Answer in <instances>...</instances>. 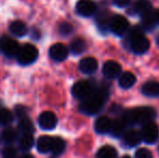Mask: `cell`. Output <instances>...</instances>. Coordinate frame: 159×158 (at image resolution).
<instances>
[{
	"label": "cell",
	"mask_w": 159,
	"mask_h": 158,
	"mask_svg": "<svg viewBox=\"0 0 159 158\" xmlns=\"http://www.w3.org/2000/svg\"><path fill=\"white\" fill-rule=\"evenodd\" d=\"M156 117V111L152 107H136L125 112L122 120L126 124H145Z\"/></svg>",
	"instance_id": "obj_1"
},
{
	"label": "cell",
	"mask_w": 159,
	"mask_h": 158,
	"mask_svg": "<svg viewBox=\"0 0 159 158\" xmlns=\"http://www.w3.org/2000/svg\"><path fill=\"white\" fill-rule=\"evenodd\" d=\"M106 97L107 92L104 90L92 92L87 99L82 100V103L80 104V111L87 115H94L103 108Z\"/></svg>",
	"instance_id": "obj_2"
},
{
	"label": "cell",
	"mask_w": 159,
	"mask_h": 158,
	"mask_svg": "<svg viewBox=\"0 0 159 158\" xmlns=\"http://www.w3.org/2000/svg\"><path fill=\"white\" fill-rule=\"evenodd\" d=\"M130 46L134 53L143 54L149 49V41L145 36H143L142 32L139 27L132 29L130 35Z\"/></svg>",
	"instance_id": "obj_3"
},
{
	"label": "cell",
	"mask_w": 159,
	"mask_h": 158,
	"mask_svg": "<svg viewBox=\"0 0 159 158\" xmlns=\"http://www.w3.org/2000/svg\"><path fill=\"white\" fill-rule=\"evenodd\" d=\"M16 59L21 65H30L38 59V50L33 44H25L20 48L16 54Z\"/></svg>",
	"instance_id": "obj_4"
},
{
	"label": "cell",
	"mask_w": 159,
	"mask_h": 158,
	"mask_svg": "<svg viewBox=\"0 0 159 158\" xmlns=\"http://www.w3.org/2000/svg\"><path fill=\"white\" fill-rule=\"evenodd\" d=\"M141 135H142V140L145 143H147V144L156 143L159 138L158 126L153 121L147 122V124H145L144 126H143Z\"/></svg>",
	"instance_id": "obj_5"
},
{
	"label": "cell",
	"mask_w": 159,
	"mask_h": 158,
	"mask_svg": "<svg viewBox=\"0 0 159 158\" xmlns=\"http://www.w3.org/2000/svg\"><path fill=\"white\" fill-rule=\"evenodd\" d=\"M93 92V87L91 82L87 80H81V81L76 82L71 89V93L75 97L80 100H84Z\"/></svg>",
	"instance_id": "obj_6"
},
{
	"label": "cell",
	"mask_w": 159,
	"mask_h": 158,
	"mask_svg": "<svg viewBox=\"0 0 159 158\" xmlns=\"http://www.w3.org/2000/svg\"><path fill=\"white\" fill-rule=\"evenodd\" d=\"M128 27H129V22L122 15H115L111 19L109 28L117 36H122L124 34H126Z\"/></svg>",
	"instance_id": "obj_7"
},
{
	"label": "cell",
	"mask_w": 159,
	"mask_h": 158,
	"mask_svg": "<svg viewBox=\"0 0 159 158\" xmlns=\"http://www.w3.org/2000/svg\"><path fill=\"white\" fill-rule=\"evenodd\" d=\"M0 49H1L2 53L8 57L16 56L17 52L20 50V46L14 39L9 38V37H4L2 39L1 43H0Z\"/></svg>",
	"instance_id": "obj_8"
},
{
	"label": "cell",
	"mask_w": 159,
	"mask_h": 158,
	"mask_svg": "<svg viewBox=\"0 0 159 158\" xmlns=\"http://www.w3.org/2000/svg\"><path fill=\"white\" fill-rule=\"evenodd\" d=\"M38 124L43 130H52L57 124V117L52 112H43L38 118Z\"/></svg>",
	"instance_id": "obj_9"
},
{
	"label": "cell",
	"mask_w": 159,
	"mask_h": 158,
	"mask_svg": "<svg viewBox=\"0 0 159 158\" xmlns=\"http://www.w3.org/2000/svg\"><path fill=\"white\" fill-rule=\"evenodd\" d=\"M76 10L79 15L84 17H89L95 13L96 4L92 0H79L76 4Z\"/></svg>",
	"instance_id": "obj_10"
},
{
	"label": "cell",
	"mask_w": 159,
	"mask_h": 158,
	"mask_svg": "<svg viewBox=\"0 0 159 158\" xmlns=\"http://www.w3.org/2000/svg\"><path fill=\"white\" fill-rule=\"evenodd\" d=\"M49 55L53 61L62 62L68 56V49L63 43H55L50 48Z\"/></svg>",
	"instance_id": "obj_11"
},
{
	"label": "cell",
	"mask_w": 159,
	"mask_h": 158,
	"mask_svg": "<svg viewBox=\"0 0 159 158\" xmlns=\"http://www.w3.org/2000/svg\"><path fill=\"white\" fill-rule=\"evenodd\" d=\"M142 141V135L141 132L135 129H130L128 131H125L124 133V142L129 147L138 146Z\"/></svg>",
	"instance_id": "obj_12"
},
{
	"label": "cell",
	"mask_w": 159,
	"mask_h": 158,
	"mask_svg": "<svg viewBox=\"0 0 159 158\" xmlns=\"http://www.w3.org/2000/svg\"><path fill=\"white\" fill-rule=\"evenodd\" d=\"M120 70H121V66H120L119 63L115 61H107L103 65V74L106 78H116V77L119 76Z\"/></svg>",
	"instance_id": "obj_13"
},
{
	"label": "cell",
	"mask_w": 159,
	"mask_h": 158,
	"mask_svg": "<svg viewBox=\"0 0 159 158\" xmlns=\"http://www.w3.org/2000/svg\"><path fill=\"white\" fill-rule=\"evenodd\" d=\"M98 67V61L94 59V57H84V59L80 61L79 63V70H81L84 74H93V73L96 72Z\"/></svg>",
	"instance_id": "obj_14"
},
{
	"label": "cell",
	"mask_w": 159,
	"mask_h": 158,
	"mask_svg": "<svg viewBox=\"0 0 159 158\" xmlns=\"http://www.w3.org/2000/svg\"><path fill=\"white\" fill-rule=\"evenodd\" d=\"M111 121L113 120L106 116H102L100 118H98L94 124L95 131L98 133H100V134L109 133V130H111Z\"/></svg>",
	"instance_id": "obj_15"
},
{
	"label": "cell",
	"mask_w": 159,
	"mask_h": 158,
	"mask_svg": "<svg viewBox=\"0 0 159 158\" xmlns=\"http://www.w3.org/2000/svg\"><path fill=\"white\" fill-rule=\"evenodd\" d=\"M142 25H143V27L147 30H152L156 27L157 21H156L155 11L151 10L147 13H145V14L142 15Z\"/></svg>",
	"instance_id": "obj_16"
},
{
	"label": "cell",
	"mask_w": 159,
	"mask_h": 158,
	"mask_svg": "<svg viewBox=\"0 0 159 158\" xmlns=\"http://www.w3.org/2000/svg\"><path fill=\"white\" fill-rule=\"evenodd\" d=\"M142 92L146 97H158L159 95V82L158 81H147L143 84Z\"/></svg>",
	"instance_id": "obj_17"
},
{
	"label": "cell",
	"mask_w": 159,
	"mask_h": 158,
	"mask_svg": "<svg viewBox=\"0 0 159 158\" xmlns=\"http://www.w3.org/2000/svg\"><path fill=\"white\" fill-rule=\"evenodd\" d=\"M11 34L17 37H23L27 34V27L22 21H13L9 26Z\"/></svg>",
	"instance_id": "obj_18"
},
{
	"label": "cell",
	"mask_w": 159,
	"mask_h": 158,
	"mask_svg": "<svg viewBox=\"0 0 159 158\" xmlns=\"http://www.w3.org/2000/svg\"><path fill=\"white\" fill-rule=\"evenodd\" d=\"M51 143H52V138L48 135H42L37 140V150L42 154H46L51 151Z\"/></svg>",
	"instance_id": "obj_19"
},
{
	"label": "cell",
	"mask_w": 159,
	"mask_h": 158,
	"mask_svg": "<svg viewBox=\"0 0 159 158\" xmlns=\"http://www.w3.org/2000/svg\"><path fill=\"white\" fill-rule=\"evenodd\" d=\"M125 128H126V124L124 122V120L116 119L114 121H111V130H109V133L113 137L119 138L121 135H124Z\"/></svg>",
	"instance_id": "obj_20"
},
{
	"label": "cell",
	"mask_w": 159,
	"mask_h": 158,
	"mask_svg": "<svg viewBox=\"0 0 159 158\" xmlns=\"http://www.w3.org/2000/svg\"><path fill=\"white\" fill-rule=\"evenodd\" d=\"M65 147H66V144H65V141L62 138L55 137L52 138V143H51V151L53 155L55 156H59L62 153L65 151Z\"/></svg>",
	"instance_id": "obj_21"
},
{
	"label": "cell",
	"mask_w": 159,
	"mask_h": 158,
	"mask_svg": "<svg viewBox=\"0 0 159 158\" xmlns=\"http://www.w3.org/2000/svg\"><path fill=\"white\" fill-rule=\"evenodd\" d=\"M136 81V78L131 72H125L119 76V84L121 88H131Z\"/></svg>",
	"instance_id": "obj_22"
},
{
	"label": "cell",
	"mask_w": 159,
	"mask_h": 158,
	"mask_svg": "<svg viewBox=\"0 0 159 158\" xmlns=\"http://www.w3.org/2000/svg\"><path fill=\"white\" fill-rule=\"evenodd\" d=\"M152 10V3L148 1V0H139L135 3L133 4V8H132V11L136 14H145L148 11Z\"/></svg>",
	"instance_id": "obj_23"
},
{
	"label": "cell",
	"mask_w": 159,
	"mask_h": 158,
	"mask_svg": "<svg viewBox=\"0 0 159 158\" xmlns=\"http://www.w3.org/2000/svg\"><path fill=\"white\" fill-rule=\"evenodd\" d=\"M96 158H117V151L113 146L105 145L98 151Z\"/></svg>",
	"instance_id": "obj_24"
},
{
	"label": "cell",
	"mask_w": 159,
	"mask_h": 158,
	"mask_svg": "<svg viewBox=\"0 0 159 158\" xmlns=\"http://www.w3.org/2000/svg\"><path fill=\"white\" fill-rule=\"evenodd\" d=\"M87 49V43L82 38H76L70 43V51L74 54H81Z\"/></svg>",
	"instance_id": "obj_25"
},
{
	"label": "cell",
	"mask_w": 159,
	"mask_h": 158,
	"mask_svg": "<svg viewBox=\"0 0 159 158\" xmlns=\"http://www.w3.org/2000/svg\"><path fill=\"white\" fill-rule=\"evenodd\" d=\"M19 129L23 134H33L34 124H33V122L30 121V119L25 116V117H23V118H20Z\"/></svg>",
	"instance_id": "obj_26"
},
{
	"label": "cell",
	"mask_w": 159,
	"mask_h": 158,
	"mask_svg": "<svg viewBox=\"0 0 159 158\" xmlns=\"http://www.w3.org/2000/svg\"><path fill=\"white\" fill-rule=\"evenodd\" d=\"M2 140H3L6 143L11 144L16 140L17 138V132L15 129H13L12 127H8L2 131V135H1Z\"/></svg>",
	"instance_id": "obj_27"
},
{
	"label": "cell",
	"mask_w": 159,
	"mask_h": 158,
	"mask_svg": "<svg viewBox=\"0 0 159 158\" xmlns=\"http://www.w3.org/2000/svg\"><path fill=\"white\" fill-rule=\"evenodd\" d=\"M35 140L33 134H23L20 139V148L22 151H30L34 146Z\"/></svg>",
	"instance_id": "obj_28"
},
{
	"label": "cell",
	"mask_w": 159,
	"mask_h": 158,
	"mask_svg": "<svg viewBox=\"0 0 159 158\" xmlns=\"http://www.w3.org/2000/svg\"><path fill=\"white\" fill-rule=\"evenodd\" d=\"M96 22H98V27H100V29L103 30V32H105L107 28H109V22H111V19L108 17V14H107L106 12H103V13H100V14H98Z\"/></svg>",
	"instance_id": "obj_29"
},
{
	"label": "cell",
	"mask_w": 159,
	"mask_h": 158,
	"mask_svg": "<svg viewBox=\"0 0 159 158\" xmlns=\"http://www.w3.org/2000/svg\"><path fill=\"white\" fill-rule=\"evenodd\" d=\"M12 120H13L12 112H10L7 108H1L0 110V124L7 126V124H11Z\"/></svg>",
	"instance_id": "obj_30"
},
{
	"label": "cell",
	"mask_w": 159,
	"mask_h": 158,
	"mask_svg": "<svg viewBox=\"0 0 159 158\" xmlns=\"http://www.w3.org/2000/svg\"><path fill=\"white\" fill-rule=\"evenodd\" d=\"M134 158H153V154L147 148H139L134 154Z\"/></svg>",
	"instance_id": "obj_31"
},
{
	"label": "cell",
	"mask_w": 159,
	"mask_h": 158,
	"mask_svg": "<svg viewBox=\"0 0 159 158\" xmlns=\"http://www.w3.org/2000/svg\"><path fill=\"white\" fill-rule=\"evenodd\" d=\"M3 158H15L16 157V150L12 146H6L2 151Z\"/></svg>",
	"instance_id": "obj_32"
},
{
	"label": "cell",
	"mask_w": 159,
	"mask_h": 158,
	"mask_svg": "<svg viewBox=\"0 0 159 158\" xmlns=\"http://www.w3.org/2000/svg\"><path fill=\"white\" fill-rule=\"evenodd\" d=\"M60 33H61L62 35H64V36H67V35H69L71 32L74 30L73 28V25L69 23H62L61 25H60V28H59Z\"/></svg>",
	"instance_id": "obj_33"
},
{
	"label": "cell",
	"mask_w": 159,
	"mask_h": 158,
	"mask_svg": "<svg viewBox=\"0 0 159 158\" xmlns=\"http://www.w3.org/2000/svg\"><path fill=\"white\" fill-rule=\"evenodd\" d=\"M113 2L115 6L119 7V8H124L130 3V0H113Z\"/></svg>",
	"instance_id": "obj_34"
},
{
	"label": "cell",
	"mask_w": 159,
	"mask_h": 158,
	"mask_svg": "<svg viewBox=\"0 0 159 158\" xmlns=\"http://www.w3.org/2000/svg\"><path fill=\"white\" fill-rule=\"evenodd\" d=\"M15 111H16V115L20 117V118H23V117H25L26 110L23 107V106H17V107L15 108Z\"/></svg>",
	"instance_id": "obj_35"
},
{
	"label": "cell",
	"mask_w": 159,
	"mask_h": 158,
	"mask_svg": "<svg viewBox=\"0 0 159 158\" xmlns=\"http://www.w3.org/2000/svg\"><path fill=\"white\" fill-rule=\"evenodd\" d=\"M155 15H156V21H157V24H159V10L155 11Z\"/></svg>",
	"instance_id": "obj_36"
},
{
	"label": "cell",
	"mask_w": 159,
	"mask_h": 158,
	"mask_svg": "<svg viewBox=\"0 0 159 158\" xmlns=\"http://www.w3.org/2000/svg\"><path fill=\"white\" fill-rule=\"evenodd\" d=\"M20 158H34V156L30 154H25V155H23V156H21Z\"/></svg>",
	"instance_id": "obj_37"
},
{
	"label": "cell",
	"mask_w": 159,
	"mask_h": 158,
	"mask_svg": "<svg viewBox=\"0 0 159 158\" xmlns=\"http://www.w3.org/2000/svg\"><path fill=\"white\" fill-rule=\"evenodd\" d=\"M156 42H157V46L159 47V35L157 36V38H156Z\"/></svg>",
	"instance_id": "obj_38"
},
{
	"label": "cell",
	"mask_w": 159,
	"mask_h": 158,
	"mask_svg": "<svg viewBox=\"0 0 159 158\" xmlns=\"http://www.w3.org/2000/svg\"><path fill=\"white\" fill-rule=\"evenodd\" d=\"M122 158H131V157H130V156H124Z\"/></svg>",
	"instance_id": "obj_39"
},
{
	"label": "cell",
	"mask_w": 159,
	"mask_h": 158,
	"mask_svg": "<svg viewBox=\"0 0 159 158\" xmlns=\"http://www.w3.org/2000/svg\"><path fill=\"white\" fill-rule=\"evenodd\" d=\"M158 151H159V146H158Z\"/></svg>",
	"instance_id": "obj_40"
}]
</instances>
